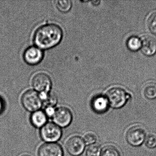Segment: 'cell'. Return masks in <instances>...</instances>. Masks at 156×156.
<instances>
[{"mask_svg":"<svg viewBox=\"0 0 156 156\" xmlns=\"http://www.w3.org/2000/svg\"><path fill=\"white\" fill-rule=\"evenodd\" d=\"M62 29L58 25L48 24L36 30L34 34L35 45L41 49H48L56 46L62 38Z\"/></svg>","mask_w":156,"mask_h":156,"instance_id":"6da1fadb","label":"cell"},{"mask_svg":"<svg viewBox=\"0 0 156 156\" xmlns=\"http://www.w3.org/2000/svg\"><path fill=\"white\" fill-rule=\"evenodd\" d=\"M43 140L46 143H55L62 137V129L54 122H48L40 130Z\"/></svg>","mask_w":156,"mask_h":156,"instance_id":"7a4b0ae2","label":"cell"},{"mask_svg":"<svg viewBox=\"0 0 156 156\" xmlns=\"http://www.w3.org/2000/svg\"><path fill=\"white\" fill-rule=\"evenodd\" d=\"M106 98L112 107L118 108L125 105L128 99L129 96L124 89L120 87H115L108 91Z\"/></svg>","mask_w":156,"mask_h":156,"instance_id":"3957f363","label":"cell"},{"mask_svg":"<svg viewBox=\"0 0 156 156\" xmlns=\"http://www.w3.org/2000/svg\"><path fill=\"white\" fill-rule=\"evenodd\" d=\"M22 103L24 108L30 112H34L40 110L43 102L40 95L32 90L26 91L22 97Z\"/></svg>","mask_w":156,"mask_h":156,"instance_id":"277c9868","label":"cell"},{"mask_svg":"<svg viewBox=\"0 0 156 156\" xmlns=\"http://www.w3.org/2000/svg\"><path fill=\"white\" fill-rule=\"evenodd\" d=\"M126 138L127 142L131 146L138 147L145 141L146 132L140 126H134L128 130Z\"/></svg>","mask_w":156,"mask_h":156,"instance_id":"5b68a950","label":"cell"},{"mask_svg":"<svg viewBox=\"0 0 156 156\" xmlns=\"http://www.w3.org/2000/svg\"><path fill=\"white\" fill-rule=\"evenodd\" d=\"M53 119L54 123L60 127H66L72 122L73 114L67 108L60 107L55 109Z\"/></svg>","mask_w":156,"mask_h":156,"instance_id":"8992f818","label":"cell"},{"mask_svg":"<svg viewBox=\"0 0 156 156\" xmlns=\"http://www.w3.org/2000/svg\"><path fill=\"white\" fill-rule=\"evenodd\" d=\"M86 144L83 138L75 136L68 139L66 145V150L70 155L78 156L83 152Z\"/></svg>","mask_w":156,"mask_h":156,"instance_id":"52a82bcc","label":"cell"},{"mask_svg":"<svg viewBox=\"0 0 156 156\" xmlns=\"http://www.w3.org/2000/svg\"><path fill=\"white\" fill-rule=\"evenodd\" d=\"M32 84L34 89L41 94L48 93L51 87V80L48 75L40 73L34 77Z\"/></svg>","mask_w":156,"mask_h":156,"instance_id":"ba28073f","label":"cell"},{"mask_svg":"<svg viewBox=\"0 0 156 156\" xmlns=\"http://www.w3.org/2000/svg\"><path fill=\"white\" fill-rule=\"evenodd\" d=\"M39 156H63L62 148L58 143H45L40 147Z\"/></svg>","mask_w":156,"mask_h":156,"instance_id":"9c48e42d","label":"cell"},{"mask_svg":"<svg viewBox=\"0 0 156 156\" xmlns=\"http://www.w3.org/2000/svg\"><path fill=\"white\" fill-rule=\"evenodd\" d=\"M43 52L38 47L31 46L28 48L24 52V59L30 65L37 64L43 58Z\"/></svg>","mask_w":156,"mask_h":156,"instance_id":"30bf717a","label":"cell"},{"mask_svg":"<svg viewBox=\"0 0 156 156\" xmlns=\"http://www.w3.org/2000/svg\"><path fill=\"white\" fill-rule=\"evenodd\" d=\"M141 51L145 55L151 56L156 52V40L149 35L143 36L141 40Z\"/></svg>","mask_w":156,"mask_h":156,"instance_id":"8fae6325","label":"cell"},{"mask_svg":"<svg viewBox=\"0 0 156 156\" xmlns=\"http://www.w3.org/2000/svg\"><path fill=\"white\" fill-rule=\"evenodd\" d=\"M32 124L37 128H41L47 123L48 117L44 111L39 110L33 112L31 115Z\"/></svg>","mask_w":156,"mask_h":156,"instance_id":"7c38bea8","label":"cell"},{"mask_svg":"<svg viewBox=\"0 0 156 156\" xmlns=\"http://www.w3.org/2000/svg\"><path fill=\"white\" fill-rule=\"evenodd\" d=\"M108 101L106 98L98 96L95 98L92 102L93 109L97 113H103L106 112L108 108Z\"/></svg>","mask_w":156,"mask_h":156,"instance_id":"4fadbf2b","label":"cell"},{"mask_svg":"<svg viewBox=\"0 0 156 156\" xmlns=\"http://www.w3.org/2000/svg\"><path fill=\"white\" fill-rule=\"evenodd\" d=\"M144 94L146 98L150 99L156 98V84L155 83H150L144 87Z\"/></svg>","mask_w":156,"mask_h":156,"instance_id":"5bb4252c","label":"cell"},{"mask_svg":"<svg viewBox=\"0 0 156 156\" xmlns=\"http://www.w3.org/2000/svg\"><path fill=\"white\" fill-rule=\"evenodd\" d=\"M127 44L129 50L136 51L141 47V40L136 36H132L128 39Z\"/></svg>","mask_w":156,"mask_h":156,"instance_id":"9a60e30c","label":"cell"},{"mask_svg":"<svg viewBox=\"0 0 156 156\" xmlns=\"http://www.w3.org/2000/svg\"><path fill=\"white\" fill-rule=\"evenodd\" d=\"M56 6L61 12H67L70 10L72 8V2L70 0L58 1L56 2Z\"/></svg>","mask_w":156,"mask_h":156,"instance_id":"2e32d148","label":"cell"},{"mask_svg":"<svg viewBox=\"0 0 156 156\" xmlns=\"http://www.w3.org/2000/svg\"><path fill=\"white\" fill-rule=\"evenodd\" d=\"M101 156H120L119 151L114 146H106L102 150Z\"/></svg>","mask_w":156,"mask_h":156,"instance_id":"e0dca14e","label":"cell"},{"mask_svg":"<svg viewBox=\"0 0 156 156\" xmlns=\"http://www.w3.org/2000/svg\"><path fill=\"white\" fill-rule=\"evenodd\" d=\"M102 150L100 146L94 144L90 145L87 149V156H101Z\"/></svg>","mask_w":156,"mask_h":156,"instance_id":"ac0fdd59","label":"cell"},{"mask_svg":"<svg viewBox=\"0 0 156 156\" xmlns=\"http://www.w3.org/2000/svg\"><path fill=\"white\" fill-rule=\"evenodd\" d=\"M148 27L152 33L156 34V12L151 13L147 22Z\"/></svg>","mask_w":156,"mask_h":156,"instance_id":"d6986e66","label":"cell"},{"mask_svg":"<svg viewBox=\"0 0 156 156\" xmlns=\"http://www.w3.org/2000/svg\"><path fill=\"white\" fill-rule=\"evenodd\" d=\"M86 145H91L95 144L97 140V136L94 132H88L84 135L83 138Z\"/></svg>","mask_w":156,"mask_h":156,"instance_id":"ffe728a7","label":"cell"},{"mask_svg":"<svg viewBox=\"0 0 156 156\" xmlns=\"http://www.w3.org/2000/svg\"><path fill=\"white\" fill-rule=\"evenodd\" d=\"M43 102L45 103L46 107L50 106L54 107L55 105L57 102L56 96L53 94H48L46 98Z\"/></svg>","mask_w":156,"mask_h":156,"instance_id":"44dd1931","label":"cell"},{"mask_svg":"<svg viewBox=\"0 0 156 156\" xmlns=\"http://www.w3.org/2000/svg\"><path fill=\"white\" fill-rule=\"evenodd\" d=\"M145 144L147 147L154 148L156 147V136L155 135H150L145 139Z\"/></svg>","mask_w":156,"mask_h":156,"instance_id":"7402d4cb","label":"cell"},{"mask_svg":"<svg viewBox=\"0 0 156 156\" xmlns=\"http://www.w3.org/2000/svg\"><path fill=\"white\" fill-rule=\"evenodd\" d=\"M55 109L53 107L47 106L44 112L47 117L53 118L55 113Z\"/></svg>","mask_w":156,"mask_h":156,"instance_id":"603a6c76","label":"cell"},{"mask_svg":"<svg viewBox=\"0 0 156 156\" xmlns=\"http://www.w3.org/2000/svg\"><path fill=\"white\" fill-rule=\"evenodd\" d=\"M3 104L2 103V100L0 98V113L2 111V108H3Z\"/></svg>","mask_w":156,"mask_h":156,"instance_id":"cb8c5ba5","label":"cell"},{"mask_svg":"<svg viewBox=\"0 0 156 156\" xmlns=\"http://www.w3.org/2000/svg\"><path fill=\"white\" fill-rule=\"evenodd\" d=\"M21 156H30V155H27V154H24V155H22Z\"/></svg>","mask_w":156,"mask_h":156,"instance_id":"d4e9b609","label":"cell"}]
</instances>
